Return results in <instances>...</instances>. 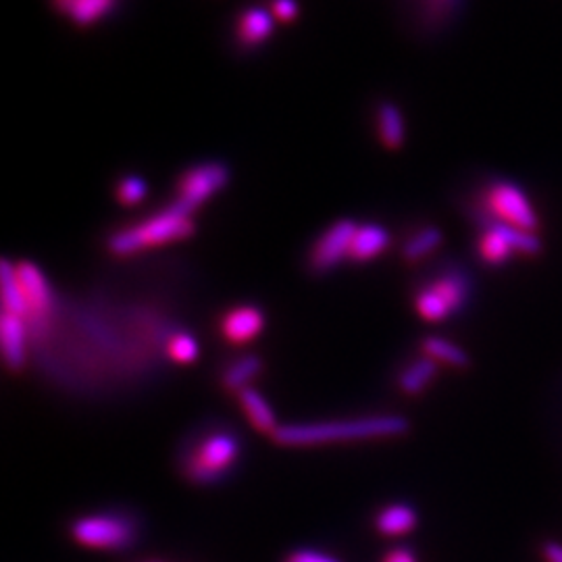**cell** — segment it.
<instances>
[{
    "instance_id": "obj_30",
    "label": "cell",
    "mask_w": 562,
    "mask_h": 562,
    "mask_svg": "<svg viewBox=\"0 0 562 562\" xmlns=\"http://www.w3.org/2000/svg\"><path fill=\"white\" fill-rule=\"evenodd\" d=\"M383 562H417V559L408 548H396L385 557Z\"/></svg>"
},
{
    "instance_id": "obj_10",
    "label": "cell",
    "mask_w": 562,
    "mask_h": 562,
    "mask_svg": "<svg viewBox=\"0 0 562 562\" xmlns=\"http://www.w3.org/2000/svg\"><path fill=\"white\" fill-rule=\"evenodd\" d=\"M265 327V315L257 306H236L232 308L222 322V331L225 340L232 344H244L255 340Z\"/></svg>"
},
{
    "instance_id": "obj_25",
    "label": "cell",
    "mask_w": 562,
    "mask_h": 562,
    "mask_svg": "<svg viewBox=\"0 0 562 562\" xmlns=\"http://www.w3.org/2000/svg\"><path fill=\"white\" fill-rule=\"evenodd\" d=\"M146 192H148L146 181L140 180L138 176H127L117 183L115 194L123 206H134L146 199Z\"/></svg>"
},
{
    "instance_id": "obj_9",
    "label": "cell",
    "mask_w": 562,
    "mask_h": 562,
    "mask_svg": "<svg viewBox=\"0 0 562 562\" xmlns=\"http://www.w3.org/2000/svg\"><path fill=\"white\" fill-rule=\"evenodd\" d=\"M121 0H50L53 9L78 27H90L113 15Z\"/></svg>"
},
{
    "instance_id": "obj_22",
    "label": "cell",
    "mask_w": 562,
    "mask_h": 562,
    "mask_svg": "<svg viewBox=\"0 0 562 562\" xmlns=\"http://www.w3.org/2000/svg\"><path fill=\"white\" fill-rule=\"evenodd\" d=\"M261 367L262 361L257 355H248V357H244L240 361L234 362V364L225 371L223 385H225L227 390H238V392H241L244 387H248L250 380H255V378L259 375Z\"/></svg>"
},
{
    "instance_id": "obj_1",
    "label": "cell",
    "mask_w": 562,
    "mask_h": 562,
    "mask_svg": "<svg viewBox=\"0 0 562 562\" xmlns=\"http://www.w3.org/2000/svg\"><path fill=\"white\" fill-rule=\"evenodd\" d=\"M408 431V422L398 415L362 417L350 422L301 423L280 425L273 440L281 446H315V443L348 442L390 438Z\"/></svg>"
},
{
    "instance_id": "obj_5",
    "label": "cell",
    "mask_w": 562,
    "mask_h": 562,
    "mask_svg": "<svg viewBox=\"0 0 562 562\" xmlns=\"http://www.w3.org/2000/svg\"><path fill=\"white\" fill-rule=\"evenodd\" d=\"M485 211L492 220L519 227L522 232H533L538 227V215L531 202L515 183H494L485 194Z\"/></svg>"
},
{
    "instance_id": "obj_20",
    "label": "cell",
    "mask_w": 562,
    "mask_h": 562,
    "mask_svg": "<svg viewBox=\"0 0 562 562\" xmlns=\"http://www.w3.org/2000/svg\"><path fill=\"white\" fill-rule=\"evenodd\" d=\"M436 373H438V367H436V361H431L429 357H423L419 361L408 364L398 380L402 392L413 394V396L422 394L423 390L427 387V383L436 378Z\"/></svg>"
},
{
    "instance_id": "obj_28",
    "label": "cell",
    "mask_w": 562,
    "mask_h": 562,
    "mask_svg": "<svg viewBox=\"0 0 562 562\" xmlns=\"http://www.w3.org/2000/svg\"><path fill=\"white\" fill-rule=\"evenodd\" d=\"M459 0H425L423 2V11L427 20H440L450 13V9L457 4Z\"/></svg>"
},
{
    "instance_id": "obj_26",
    "label": "cell",
    "mask_w": 562,
    "mask_h": 562,
    "mask_svg": "<svg viewBox=\"0 0 562 562\" xmlns=\"http://www.w3.org/2000/svg\"><path fill=\"white\" fill-rule=\"evenodd\" d=\"M169 357L178 362L196 361L199 344L190 334H178L169 340Z\"/></svg>"
},
{
    "instance_id": "obj_27",
    "label": "cell",
    "mask_w": 562,
    "mask_h": 562,
    "mask_svg": "<svg viewBox=\"0 0 562 562\" xmlns=\"http://www.w3.org/2000/svg\"><path fill=\"white\" fill-rule=\"evenodd\" d=\"M299 13H301V9H299L296 0H271V15L276 20L290 23L299 18Z\"/></svg>"
},
{
    "instance_id": "obj_32",
    "label": "cell",
    "mask_w": 562,
    "mask_h": 562,
    "mask_svg": "<svg viewBox=\"0 0 562 562\" xmlns=\"http://www.w3.org/2000/svg\"><path fill=\"white\" fill-rule=\"evenodd\" d=\"M148 562H159V561H148Z\"/></svg>"
},
{
    "instance_id": "obj_17",
    "label": "cell",
    "mask_w": 562,
    "mask_h": 562,
    "mask_svg": "<svg viewBox=\"0 0 562 562\" xmlns=\"http://www.w3.org/2000/svg\"><path fill=\"white\" fill-rule=\"evenodd\" d=\"M380 140L387 150H398L404 144V120L401 109L392 102H382L378 109Z\"/></svg>"
},
{
    "instance_id": "obj_12",
    "label": "cell",
    "mask_w": 562,
    "mask_h": 562,
    "mask_svg": "<svg viewBox=\"0 0 562 562\" xmlns=\"http://www.w3.org/2000/svg\"><path fill=\"white\" fill-rule=\"evenodd\" d=\"M273 15L262 7H248L238 15L236 41L244 48H257L273 34Z\"/></svg>"
},
{
    "instance_id": "obj_24",
    "label": "cell",
    "mask_w": 562,
    "mask_h": 562,
    "mask_svg": "<svg viewBox=\"0 0 562 562\" xmlns=\"http://www.w3.org/2000/svg\"><path fill=\"white\" fill-rule=\"evenodd\" d=\"M415 306L425 322H442L448 315H452L450 306L442 301V296L436 294L429 285L423 288L422 292L417 294Z\"/></svg>"
},
{
    "instance_id": "obj_29",
    "label": "cell",
    "mask_w": 562,
    "mask_h": 562,
    "mask_svg": "<svg viewBox=\"0 0 562 562\" xmlns=\"http://www.w3.org/2000/svg\"><path fill=\"white\" fill-rule=\"evenodd\" d=\"M285 562H340L338 559H334V557H329V554H325V552H319V550H296V552H292Z\"/></svg>"
},
{
    "instance_id": "obj_23",
    "label": "cell",
    "mask_w": 562,
    "mask_h": 562,
    "mask_svg": "<svg viewBox=\"0 0 562 562\" xmlns=\"http://www.w3.org/2000/svg\"><path fill=\"white\" fill-rule=\"evenodd\" d=\"M442 244V232L438 227H425L404 244V259L408 262L419 261Z\"/></svg>"
},
{
    "instance_id": "obj_19",
    "label": "cell",
    "mask_w": 562,
    "mask_h": 562,
    "mask_svg": "<svg viewBox=\"0 0 562 562\" xmlns=\"http://www.w3.org/2000/svg\"><path fill=\"white\" fill-rule=\"evenodd\" d=\"M429 288L442 296V301L450 306L452 313H457L469 296V281L461 271L443 273L442 278L429 283Z\"/></svg>"
},
{
    "instance_id": "obj_2",
    "label": "cell",
    "mask_w": 562,
    "mask_h": 562,
    "mask_svg": "<svg viewBox=\"0 0 562 562\" xmlns=\"http://www.w3.org/2000/svg\"><path fill=\"white\" fill-rule=\"evenodd\" d=\"M194 234V213L188 211L180 202H173L167 209L155 213L153 217L115 232L106 241V246L115 257H130L171 241L188 240Z\"/></svg>"
},
{
    "instance_id": "obj_14",
    "label": "cell",
    "mask_w": 562,
    "mask_h": 562,
    "mask_svg": "<svg viewBox=\"0 0 562 562\" xmlns=\"http://www.w3.org/2000/svg\"><path fill=\"white\" fill-rule=\"evenodd\" d=\"M0 283H2V311L18 315L27 323L30 311H27V302L23 296L20 280H18V271H15V265H11V261H7V259L0 265Z\"/></svg>"
},
{
    "instance_id": "obj_13",
    "label": "cell",
    "mask_w": 562,
    "mask_h": 562,
    "mask_svg": "<svg viewBox=\"0 0 562 562\" xmlns=\"http://www.w3.org/2000/svg\"><path fill=\"white\" fill-rule=\"evenodd\" d=\"M387 246H390V234L385 227L378 223L359 225L350 244V259L357 262L371 261L385 252Z\"/></svg>"
},
{
    "instance_id": "obj_6",
    "label": "cell",
    "mask_w": 562,
    "mask_h": 562,
    "mask_svg": "<svg viewBox=\"0 0 562 562\" xmlns=\"http://www.w3.org/2000/svg\"><path fill=\"white\" fill-rule=\"evenodd\" d=\"M229 169L223 162L211 161L196 165L183 171L178 180L176 202L183 204L188 211L196 213L204 202L213 199L217 192L229 183Z\"/></svg>"
},
{
    "instance_id": "obj_18",
    "label": "cell",
    "mask_w": 562,
    "mask_h": 562,
    "mask_svg": "<svg viewBox=\"0 0 562 562\" xmlns=\"http://www.w3.org/2000/svg\"><path fill=\"white\" fill-rule=\"evenodd\" d=\"M477 250L482 255V259L490 265H501V262L508 261L510 255H513V244L506 240L501 227L496 225V222H485V232L480 238L477 244Z\"/></svg>"
},
{
    "instance_id": "obj_21",
    "label": "cell",
    "mask_w": 562,
    "mask_h": 562,
    "mask_svg": "<svg viewBox=\"0 0 562 562\" xmlns=\"http://www.w3.org/2000/svg\"><path fill=\"white\" fill-rule=\"evenodd\" d=\"M422 348L425 357H429L431 361L446 362V364H452V367H467L469 364V357H467V352L462 350L461 346L438 338V336L425 338Z\"/></svg>"
},
{
    "instance_id": "obj_7",
    "label": "cell",
    "mask_w": 562,
    "mask_h": 562,
    "mask_svg": "<svg viewBox=\"0 0 562 562\" xmlns=\"http://www.w3.org/2000/svg\"><path fill=\"white\" fill-rule=\"evenodd\" d=\"M357 223L352 220H340L329 225L322 236L315 240L308 265L315 273H327L338 267L344 259H350V244L357 232Z\"/></svg>"
},
{
    "instance_id": "obj_8",
    "label": "cell",
    "mask_w": 562,
    "mask_h": 562,
    "mask_svg": "<svg viewBox=\"0 0 562 562\" xmlns=\"http://www.w3.org/2000/svg\"><path fill=\"white\" fill-rule=\"evenodd\" d=\"M15 271H18V280L30 311L27 322L41 323L50 313V306H53L50 285L44 278L41 267L34 262L20 261L15 265Z\"/></svg>"
},
{
    "instance_id": "obj_11",
    "label": "cell",
    "mask_w": 562,
    "mask_h": 562,
    "mask_svg": "<svg viewBox=\"0 0 562 562\" xmlns=\"http://www.w3.org/2000/svg\"><path fill=\"white\" fill-rule=\"evenodd\" d=\"M25 338H27L25 322L18 315L2 311V317H0L2 359L11 371H21L25 364Z\"/></svg>"
},
{
    "instance_id": "obj_31",
    "label": "cell",
    "mask_w": 562,
    "mask_h": 562,
    "mask_svg": "<svg viewBox=\"0 0 562 562\" xmlns=\"http://www.w3.org/2000/svg\"><path fill=\"white\" fill-rule=\"evenodd\" d=\"M543 559H546V562H562L561 543H546V546H543Z\"/></svg>"
},
{
    "instance_id": "obj_3",
    "label": "cell",
    "mask_w": 562,
    "mask_h": 562,
    "mask_svg": "<svg viewBox=\"0 0 562 562\" xmlns=\"http://www.w3.org/2000/svg\"><path fill=\"white\" fill-rule=\"evenodd\" d=\"M240 442L232 434H213L186 462V475L196 483H213L236 462Z\"/></svg>"
},
{
    "instance_id": "obj_16",
    "label": "cell",
    "mask_w": 562,
    "mask_h": 562,
    "mask_svg": "<svg viewBox=\"0 0 562 562\" xmlns=\"http://www.w3.org/2000/svg\"><path fill=\"white\" fill-rule=\"evenodd\" d=\"M375 525H378V531L383 536H390V538L404 536L415 529L417 513L408 504H392V506H385L378 515Z\"/></svg>"
},
{
    "instance_id": "obj_4",
    "label": "cell",
    "mask_w": 562,
    "mask_h": 562,
    "mask_svg": "<svg viewBox=\"0 0 562 562\" xmlns=\"http://www.w3.org/2000/svg\"><path fill=\"white\" fill-rule=\"evenodd\" d=\"M76 542L94 550H123L136 540L134 525L113 515L81 517L71 525Z\"/></svg>"
},
{
    "instance_id": "obj_15",
    "label": "cell",
    "mask_w": 562,
    "mask_h": 562,
    "mask_svg": "<svg viewBox=\"0 0 562 562\" xmlns=\"http://www.w3.org/2000/svg\"><path fill=\"white\" fill-rule=\"evenodd\" d=\"M238 394H240L241 408H244V413H246V417L250 419V423L262 434H271L273 436L280 425H278V419H276L269 402L265 401L261 394L255 387H250V385L244 387Z\"/></svg>"
}]
</instances>
